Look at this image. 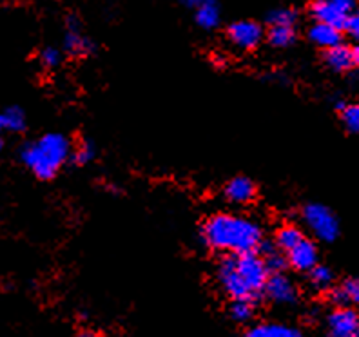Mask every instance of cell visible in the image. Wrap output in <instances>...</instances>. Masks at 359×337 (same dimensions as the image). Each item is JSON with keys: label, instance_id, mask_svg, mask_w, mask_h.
Here are the masks:
<instances>
[{"label": "cell", "instance_id": "cell-1", "mask_svg": "<svg viewBox=\"0 0 359 337\" xmlns=\"http://www.w3.org/2000/svg\"><path fill=\"white\" fill-rule=\"evenodd\" d=\"M202 238L210 249L224 250L229 254H245L259 249L263 233L255 219L219 212L203 223Z\"/></svg>", "mask_w": 359, "mask_h": 337}, {"label": "cell", "instance_id": "cell-2", "mask_svg": "<svg viewBox=\"0 0 359 337\" xmlns=\"http://www.w3.org/2000/svg\"><path fill=\"white\" fill-rule=\"evenodd\" d=\"M269 274L271 272L265 267V261L256 252L224 256L219 259L216 270L219 285L227 296H231L232 299H252V301L263 292Z\"/></svg>", "mask_w": 359, "mask_h": 337}, {"label": "cell", "instance_id": "cell-3", "mask_svg": "<svg viewBox=\"0 0 359 337\" xmlns=\"http://www.w3.org/2000/svg\"><path fill=\"white\" fill-rule=\"evenodd\" d=\"M71 145L64 135L49 132L39 140L26 144L20 151V158L40 180H51L60 167L69 160Z\"/></svg>", "mask_w": 359, "mask_h": 337}, {"label": "cell", "instance_id": "cell-4", "mask_svg": "<svg viewBox=\"0 0 359 337\" xmlns=\"http://www.w3.org/2000/svg\"><path fill=\"white\" fill-rule=\"evenodd\" d=\"M303 219L316 238L323 241H334L339 236V221L329 207L311 203L303 209Z\"/></svg>", "mask_w": 359, "mask_h": 337}, {"label": "cell", "instance_id": "cell-5", "mask_svg": "<svg viewBox=\"0 0 359 337\" xmlns=\"http://www.w3.org/2000/svg\"><path fill=\"white\" fill-rule=\"evenodd\" d=\"M330 337H359L358 312L348 307H337L327 319Z\"/></svg>", "mask_w": 359, "mask_h": 337}, {"label": "cell", "instance_id": "cell-6", "mask_svg": "<svg viewBox=\"0 0 359 337\" xmlns=\"http://www.w3.org/2000/svg\"><path fill=\"white\" fill-rule=\"evenodd\" d=\"M229 40L236 48L241 49H255L258 48L263 40V29L258 22L252 20H240L229 27Z\"/></svg>", "mask_w": 359, "mask_h": 337}, {"label": "cell", "instance_id": "cell-7", "mask_svg": "<svg viewBox=\"0 0 359 337\" xmlns=\"http://www.w3.org/2000/svg\"><path fill=\"white\" fill-rule=\"evenodd\" d=\"M263 292L267 294V298L272 299L274 303H281V305H290L298 299V289L294 287L292 281L285 276L283 272L278 274H269Z\"/></svg>", "mask_w": 359, "mask_h": 337}, {"label": "cell", "instance_id": "cell-8", "mask_svg": "<svg viewBox=\"0 0 359 337\" xmlns=\"http://www.w3.org/2000/svg\"><path fill=\"white\" fill-rule=\"evenodd\" d=\"M359 62V49L352 46L341 44L334 46V48L325 49V64L334 71H351L358 66Z\"/></svg>", "mask_w": 359, "mask_h": 337}, {"label": "cell", "instance_id": "cell-9", "mask_svg": "<svg viewBox=\"0 0 359 337\" xmlns=\"http://www.w3.org/2000/svg\"><path fill=\"white\" fill-rule=\"evenodd\" d=\"M64 46H66V51L73 57H83V55H89V53L95 51V44L83 35L76 17L67 18V33Z\"/></svg>", "mask_w": 359, "mask_h": 337}, {"label": "cell", "instance_id": "cell-10", "mask_svg": "<svg viewBox=\"0 0 359 337\" xmlns=\"http://www.w3.org/2000/svg\"><path fill=\"white\" fill-rule=\"evenodd\" d=\"M287 254H289L287 261L296 270L309 272L314 265H318V247L307 238H303L298 245H294Z\"/></svg>", "mask_w": 359, "mask_h": 337}, {"label": "cell", "instance_id": "cell-11", "mask_svg": "<svg viewBox=\"0 0 359 337\" xmlns=\"http://www.w3.org/2000/svg\"><path fill=\"white\" fill-rule=\"evenodd\" d=\"M225 196L231 203L247 205L256 198V185L245 176H236L225 187Z\"/></svg>", "mask_w": 359, "mask_h": 337}, {"label": "cell", "instance_id": "cell-12", "mask_svg": "<svg viewBox=\"0 0 359 337\" xmlns=\"http://www.w3.org/2000/svg\"><path fill=\"white\" fill-rule=\"evenodd\" d=\"M311 15L316 18V22L330 24L334 27L341 29L343 22H345L346 15L336 8L330 0H316L311 6Z\"/></svg>", "mask_w": 359, "mask_h": 337}, {"label": "cell", "instance_id": "cell-13", "mask_svg": "<svg viewBox=\"0 0 359 337\" xmlns=\"http://www.w3.org/2000/svg\"><path fill=\"white\" fill-rule=\"evenodd\" d=\"M309 39H311L316 46H320V48L323 49H329L337 44H341L343 31L339 29V27L330 26V24L316 22L314 26L309 29Z\"/></svg>", "mask_w": 359, "mask_h": 337}, {"label": "cell", "instance_id": "cell-14", "mask_svg": "<svg viewBox=\"0 0 359 337\" xmlns=\"http://www.w3.org/2000/svg\"><path fill=\"white\" fill-rule=\"evenodd\" d=\"M330 299L337 307H348L352 303L359 301V283L354 277H348L341 285L334 287L330 290Z\"/></svg>", "mask_w": 359, "mask_h": 337}, {"label": "cell", "instance_id": "cell-15", "mask_svg": "<svg viewBox=\"0 0 359 337\" xmlns=\"http://www.w3.org/2000/svg\"><path fill=\"white\" fill-rule=\"evenodd\" d=\"M196 22L203 29H212L219 24V6L216 0H198Z\"/></svg>", "mask_w": 359, "mask_h": 337}, {"label": "cell", "instance_id": "cell-16", "mask_svg": "<svg viewBox=\"0 0 359 337\" xmlns=\"http://www.w3.org/2000/svg\"><path fill=\"white\" fill-rule=\"evenodd\" d=\"M245 337H303V336L296 329H290V326H285V324L262 323L252 326V329L245 333Z\"/></svg>", "mask_w": 359, "mask_h": 337}, {"label": "cell", "instance_id": "cell-17", "mask_svg": "<svg viewBox=\"0 0 359 337\" xmlns=\"http://www.w3.org/2000/svg\"><path fill=\"white\" fill-rule=\"evenodd\" d=\"M303 233L299 231L296 225H283L276 231V240H274V245L276 249L285 250V252H289L294 245H298L299 241L303 240Z\"/></svg>", "mask_w": 359, "mask_h": 337}, {"label": "cell", "instance_id": "cell-18", "mask_svg": "<svg viewBox=\"0 0 359 337\" xmlns=\"http://www.w3.org/2000/svg\"><path fill=\"white\" fill-rule=\"evenodd\" d=\"M269 42L274 48H289L296 42V31L290 26H272L269 31Z\"/></svg>", "mask_w": 359, "mask_h": 337}, {"label": "cell", "instance_id": "cell-19", "mask_svg": "<svg viewBox=\"0 0 359 337\" xmlns=\"http://www.w3.org/2000/svg\"><path fill=\"white\" fill-rule=\"evenodd\" d=\"M0 118H2L6 131L20 132L26 128V114L20 107H9L4 113H0Z\"/></svg>", "mask_w": 359, "mask_h": 337}, {"label": "cell", "instance_id": "cell-20", "mask_svg": "<svg viewBox=\"0 0 359 337\" xmlns=\"http://www.w3.org/2000/svg\"><path fill=\"white\" fill-rule=\"evenodd\" d=\"M311 285L316 290H329L334 283V272L325 265H314L311 268Z\"/></svg>", "mask_w": 359, "mask_h": 337}, {"label": "cell", "instance_id": "cell-21", "mask_svg": "<svg viewBox=\"0 0 359 337\" xmlns=\"http://www.w3.org/2000/svg\"><path fill=\"white\" fill-rule=\"evenodd\" d=\"M255 315V301L252 299H234L231 305V317L238 323H247Z\"/></svg>", "mask_w": 359, "mask_h": 337}, {"label": "cell", "instance_id": "cell-22", "mask_svg": "<svg viewBox=\"0 0 359 337\" xmlns=\"http://www.w3.org/2000/svg\"><path fill=\"white\" fill-rule=\"evenodd\" d=\"M267 18H269V22H271V26L294 27L296 20H298V13L290 8H280V9H272Z\"/></svg>", "mask_w": 359, "mask_h": 337}, {"label": "cell", "instance_id": "cell-23", "mask_svg": "<svg viewBox=\"0 0 359 337\" xmlns=\"http://www.w3.org/2000/svg\"><path fill=\"white\" fill-rule=\"evenodd\" d=\"M95 156H97V149H95V145L91 142H80L76 145V149L71 153V158H73V162L76 165H88Z\"/></svg>", "mask_w": 359, "mask_h": 337}, {"label": "cell", "instance_id": "cell-24", "mask_svg": "<svg viewBox=\"0 0 359 337\" xmlns=\"http://www.w3.org/2000/svg\"><path fill=\"white\" fill-rule=\"evenodd\" d=\"M341 118L348 131L351 132L359 131V107L358 105L346 104L345 107L341 109Z\"/></svg>", "mask_w": 359, "mask_h": 337}, {"label": "cell", "instance_id": "cell-25", "mask_svg": "<svg viewBox=\"0 0 359 337\" xmlns=\"http://www.w3.org/2000/svg\"><path fill=\"white\" fill-rule=\"evenodd\" d=\"M40 60H42V66L48 67V69H53V67H57L62 60V55L58 49L55 48H46L40 55Z\"/></svg>", "mask_w": 359, "mask_h": 337}, {"label": "cell", "instance_id": "cell-26", "mask_svg": "<svg viewBox=\"0 0 359 337\" xmlns=\"http://www.w3.org/2000/svg\"><path fill=\"white\" fill-rule=\"evenodd\" d=\"M341 31H346L348 35L354 36V39H358V36H359V17H358V13L346 15Z\"/></svg>", "mask_w": 359, "mask_h": 337}, {"label": "cell", "instance_id": "cell-27", "mask_svg": "<svg viewBox=\"0 0 359 337\" xmlns=\"http://www.w3.org/2000/svg\"><path fill=\"white\" fill-rule=\"evenodd\" d=\"M334 6H336L339 11H343L345 15H351L354 13V8H355V0H330Z\"/></svg>", "mask_w": 359, "mask_h": 337}, {"label": "cell", "instance_id": "cell-28", "mask_svg": "<svg viewBox=\"0 0 359 337\" xmlns=\"http://www.w3.org/2000/svg\"><path fill=\"white\" fill-rule=\"evenodd\" d=\"M79 337H97V333L91 332V330H83V332L79 333Z\"/></svg>", "mask_w": 359, "mask_h": 337}, {"label": "cell", "instance_id": "cell-29", "mask_svg": "<svg viewBox=\"0 0 359 337\" xmlns=\"http://www.w3.org/2000/svg\"><path fill=\"white\" fill-rule=\"evenodd\" d=\"M180 2H184L185 6H189V8H194V6L198 4V0H180Z\"/></svg>", "mask_w": 359, "mask_h": 337}, {"label": "cell", "instance_id": "cell-30", "mask_svg": "<svg viewBox=\"0 0 359 337\" xmlns=\"http://www.w3.org/2000/svg\"><path fill=\"white\" fill-rule=\"evenodd\" d=\"M4 123H2V118H0V136H2V132H4Z\"/></svg>", "mask_w": 359, "mask_h": 337}, {"label": "cell", "instance_id": "cell-31", "mask_svg": "<svg viewBox=\"0 0 359 337\" xmlns=\"http://www.w3.org/2000/svg\"><path fill=\"white\" fill-rule=\"evenodd\" d=\"M2 147H4V142H2V136H0V151H2Z\"/></svg>", "mask_w": 359, "mask_h": 337}]
</instances>
